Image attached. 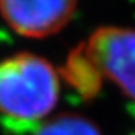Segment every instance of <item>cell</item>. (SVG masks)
Wrapping results in <instances>:
<instances>
[{"label":"cell","instance_id":"1","mask_svg":"<svg viewBox=\"0 0 135 135\" xmlns=\"http://www.w3.org/2000/svg\"><path fill=\"white\" fill-rule=\"evenodd\" d=\"M60 78L54 66L32 53L0 62V116L11 126L27 128L54 110Z\"/></svg>","mask_w":135,"mask_h":135},{"label":"cell","instance_id":"2","mask_svg":"<svg viewBox=\"0 0 135 135\" xmlns=\"http://www.w3.org/2000/svg\"><path fill=\"white\" fill-rule=\"evenodd\" d=\"M84 45L102 77L135 101V30L99 27Z\"/></svg>","mask_w":135,"mask_h":135},{"label":"cell","instance_id":"3","mask_svg":"<svg viewBox=\"0 0 135 135\" xmlns=\"http://www.w3.org/2000/svg\"><path fill=\"white\" fill-rule=\"evenodd\" d=\"M78 0H0V14L15 33L47 38L71 21Z\"/></svg>","mask_w":135,"mask_h":135},{"label":"cell","instance_id":"4","mask_svg":"<svg viewBox=\"0 0 135 135\" xmlns=\"http://www.w3.org/2000/svg\"><path fill=\"white\" fill-rule=\"evenodd\" d=\"M62 75L86 99L96 96L102 84V75L89 57L84 44L69 54L62 69Z\"/></svg>","mask_w":135,"mask_h":135},{"label":"cell","instance_id":"5","mask_svg":"<svg viewBox=\"0 0 135 135\" xmlns=\"http://www.w3.org/2000/svg\"><path fill=\"white\" fill-rule=\"evenodd\" d=\"M35 135H102V132L90 119L75 113H63L42 123Z\"/></svg>","mask_w":135,"mask_h":135}]
</instances>
